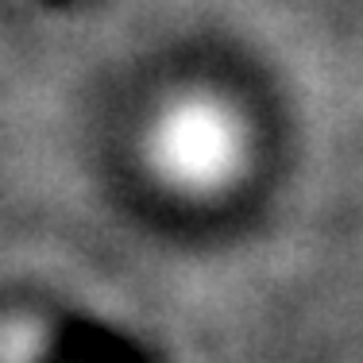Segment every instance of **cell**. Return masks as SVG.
<instances>
[{
	"instance_id": "cell-1",
	"label": "cell",
	"mask_w": 363,
	"mask_h": 363,
	"mask_svg": "<svg viewBox=\"0 0 363 363\" xmlns=\"http://www.w3.org/2000/svg\"><path fill=\"white\" fill-rule=\"evenodd\" d=\"M151 151L170 182L186 189H217L244 167L247 135L217 101H182L159 120Z\"/></svg>"
}]
</instances>
